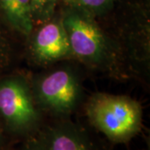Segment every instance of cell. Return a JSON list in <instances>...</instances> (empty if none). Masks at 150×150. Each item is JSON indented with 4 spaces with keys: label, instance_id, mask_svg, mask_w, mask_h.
Listing matches in <instances>:
<instances>
[{
    "label": "cell",
    "instance_id": "cell-7",
    "mask_svg": "<svg viewBox=\"0 0 150 150\" xmlns=\"http://www.w3.org/2000/svg\"><path fill=\"white\" fill-rule=\"evenodd\" d=\"M0 16L16 32L31 34L34 22L30 0H0Z\"/></svg>",
    "mask_w": 150,
    "mask_h": 150
},
{
    "label": "cell",
    "instance_id": "cell-2",
    "mask_svg": "<svg viewBox=\"0 0 150 150\" xmlns=\"http://www.w3.org/2000/svg\"><path fill=\"white\" fill-rule=\"evenodd\" d=\"M89 13L76 8L66 11L60 20L69 39L72 54L92 65L109 58V47L101 29Z\"/></svg>",
    "mask_w": 150,
    "mask_h": 150
},
{
    "label": "cell",
    "instance_id": "cell-1",
    "mask_svg": "<svg viewBox=\"0 0 150 150\" xmlns=\"http://www.w3.org/2000/svg\"><path fill=\"white\" fill-rule=\"evenodd\" d=\"M86 112L90 123L112 142H127L141 128V105L129 97L97 93L89 99Z\"/></svg>",
    "mask_w": 150,
    "mask_h": 150
},
{
    "label": "cell",
    "instance_id": "cell-9",
    "mask_svg": "<svg viewBox=\"0 0 150 150\" xmlns=\"http://www.w3.org/2000/svg\"><path fill=\"white\" fill-rule=\"evenodd\" d=\"M73 8L89 13H101L111 5L113 0H63Z\"/></svg>",
    "mask_w": 150,
    "mask_h": 150
},
{
    "label": "cell",
    "instance_id": "cell-11",
    "mask_svg": "<svg viewBox=\"0 0 150 150\" xmlns=\"http://www.w3.org/2000/svg\"><path fill=\"white\" fill-rule=\"evenodd\" d=\"M23 150H44V149H43L40 140L39 141L33 140V141H30L29 143H28Z\"/></svg>",
    "mask_w": 150,
    "mask_h": 150
},
{
    "label": "cell",
    "instance_id": "cell-3",
    "mask_svg": "<svg viewBox=\"0 0 150 150\" xmlns=\"http://www.w3.org/2000/svg\"><path fill=\"white\" fill-rule=\"evenodd\" d=\"M0 114L14 133L26 134L37 127L39 115L27 82L22 77L0 83Z\"/></svg>",
    "mask_w": 150,
    "mask_h": 150
},
{
    "label": "cell",
    "instance_id": "cell-8",
    "mask_svg": "<svg viewBox=\"0 0 150 150\" xmlns=\"http://www.w3.org/2000/svg\"><path fill=\"white\" fill-rule=\"evenodd\" d=\"M59 0H30L33 22L49 21Z\"/></svg>",
    "mask_w": 150,
    "mask_h": 150
},
{
    "label": "cell",
    "instance_id": "cell-4",
    "mask_svg": "<svg viewBox=\"0 0 150 150\" xmlns=\"http://www.w3.org/2000/svg\"><path fill=\"white\" fill-rule=\"evenodd\" d=\"M36 94L43 107L55 112L66 113L76 106L80 95V87L71 70L59 69L39 80Z\"/></svg>",
    "mask_w": 150,
    "mask_h": 150
},
{
    "label": "cell",
    "instance_id": "cell-10",
    "mask_svg": "<svg viewBox=\"0 0 150 150\" xmlns=\"http://www.w3.org/2000/svg\"><path fill=\"white\" fill-rule=\"evenodd\" d=\"M10 45L0 28V69L8 65L10 60Z\"/></svg>",
    "mask_w": 150,
    "mask_h": 150
},
{
    "label": "cell",
    "instance_id": "cell-5",
    "mask_svg": "<svg viewBox=\"0 0 150 150\" xmlns=\"http://www.w3.org/2000/svg\"><path fill=\"white\" fill-rule=\"evenodd\" d=\"M33 58L40 64H50L72 54L69 42L61 21L46 22L34 34Z\"/></svg>",
    "mask_w": 150,
    "mask_h": 150
},
{
    "label": "cell",
    "instance_id": "cell-6",
    "mask_svg": "<svg viewBox=\"0 0 150 150\" xmlns=\"http://www.w3.org/2000/svg\"><path fill=\"white\" fill-rule=\"evenodd\" d=\"M40 142L44 150H96L85 133L69 123L51 128Z\"/></svg>",
    "mask_w": 150,
    "mask_h": 150
}]
</instances>
